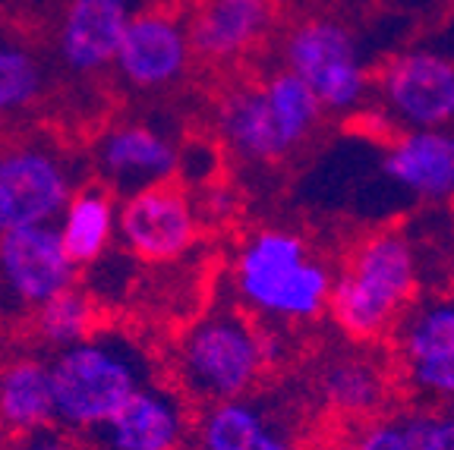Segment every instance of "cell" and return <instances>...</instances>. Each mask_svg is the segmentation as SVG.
Listing matches in <instances>:
<instances>
[{
  "label": "cell",
  "instance_id": "16",
  "mask_svg": "<svg viewBox=\"0 0 454 450\" xmlns=\"http://www.w3.org/2000/svg\"><path fill=\"white\" fill-rule=\"evenodd\" d=\"M184 429V407L161 387H139L127 407L101 425L111 450H177Z\"/></svg>",
  "mask_w": 454,
  "mask_h": 450
},
{
  "label": "cell",
  "instance_id": "10",
  "mask_svg": "<svg viewBox=\"0 0 454 450\" xmlns=\"http://www.w3.org/2000/svg\"><path fill=\"white\" fill-rule=\"evenodd\" d=\"M121 237L145 261H174L192 246L199 230L190 196L174 183L145 186L127 196L121 208Z\"/></svg>",
  "mask_w": 454,
  "mask_h": 450
},
{
  "label": "cell",
  "instance_id": "13",
  "mask_svg": "<svg viewBox=\"0 0 454 450\" xmlns=\"http://www.w3.org/2000/svg\"><path fill=\"white\" fill-rule=\"evenodd\" d=\"M129 22V0H70L57 32L60 60L76 73L105 70L117 60Z\"/></svg>",
  "mask_w": 454,
  "mask_h": 450
},
{
  "label": "cell",
  "instance_id": "9",
  "mask_svg": "<svg viewBox=\"0 0 454 450\" xmlns=\"http://www.w3.org/2000/svg\"><path fill=\"white\" fill-rule=\"evenodd\" d=\"M73 198L70 170L42 145L0 151V237L20 227L51 224Z\"/></svg>",
  "mask_w": 454,
  "mask_h": 450
},
{
  "label": "cell",
  "instance_id": "6",
  "mask_svg": "<svg viewBox=\"0 0 454 450\" xmlns=\"http://www.w3.org/2000/svg\"><path fill=\"white\" fill-rule=\"evenodd\" d=\"M284 66L309 85L325 113H350L372 92V73L354 32L332 16H309L284 35Z\"/></svg>",
  "mask_w": 454,
  "mask_h": 450
},
{
  "label": "cell",
  "instance_id": "2",
  "mask_svg": "<svg viewBox=\"0 0 454 450\" xmlns=\"http://www.w3.org/2000/svg\"><path fill=\"white\" fill-rule=\"evenodd\" d=\"M243 306L271 322H316L328 312L334 271L316 259L300 233L284 227L255 230L234 261Z\"/></svg>",
  "mask_w": 454,
  "mask_h": 450
},
{
  "label": "cell",
  "instance_id": "12",
  "mask_svg": "<svg viewBox=\"0 0 454 450\" xmlns=\"http://www.w3.org/2000/svg\"><path fill=\"white\" fill-rule=\"evenodd\" d=\"M190 54V32L177 19L164 13H139L129 22L114 66L136 89H161L184 76Z\"/></svg>",
  "mask_w": 454,
  "mask_h": 450
},
{
  "label": "cell",
  "instance_id": "11",
  "mask_svg": "<svg viewBox=\"0 0 454 450\" xmlns=\"http://www.w3.org/2000/svg\"><path fill=\"white\" fill-rule=\"evenodd\" d=\"M382 176L419 202H454V127L395 133L385 145Z\"/></svg>",
  "mask_w": 454,
  "mask_h": 450
},
{
  "label": "cell",
  "instance_id": "8",
  "mask_svg": "<svg viewBox=\"0 0 454 450\" xmlns=\"http://www.w3.org/2000/svg\"><path fill=\"white\" fill-rule=\"evenodd\" d=\"M76 261L51 224L20 227L0 237V309L38 312L73 287Z\"/></svg>",
  "mask_w": 454,
  "mask_h": 450
},
{
  "label": "cell",
  "instance_id": "26",
  "mask_svg": "<svg viewBox=\"0 0 454 450\" xmlns=\"http://www.w3.org/2000/svg\"><path fill=\"white\" fill-rule=\"evenodd\" d=\"M350 450H417L407 419H376L356 435Z\"/></svg>",
  "mask_w": 454,
  "mask_h": 450
},
{
  "label": "cell",
  "instance_id": "22",
  "mask_svg": "<svg viewBox=\"0 0 454 450\" xmlns=\"http://www.w3.org/2000/svg\"><path fill=\"white\" fill-rule=\"evenodd\" d=\"M92 324H95V303L82 290L70 287L60 296H54L51 303H44L35 312V331L44 344L57 346V350H67V346H76L82 340L92 338Z\"/></svg>",
  "mask_w": 454,
  "mask_h": 450
},
{
  "label": "cell",
  "instance_id": "25",
  "mask_svg": "<svg viewBox=\"0 0 454 450\" xmlns=\"http://www.w3.org/2000/svg\"><path fill=\"white\" fill-rule=\"evenodd\" d=\"M407 429L417 450H454V409L407 415Z\"/></svg>",
  "mask_w": 454,
  "mask_h": 450
},
{
  "label": "cell",
  "instance_id": "15",
  "mask_svg": "<svg viewBox=\"0 0 454 450\" xmlns=\"http://www.w3.org/2000/svg\"><path fill=\"white\" fill-rule=\"evenodd\" d=\"M271 22L275 0H206L190 26V42L206 60H234L262 42Z\"/></svg>",
  "mask_w": 454,
  "mask_h": 450
},
{
  "label": "cell",
  "instance_id": "28",
  "mask_svg": "<svg viewBox=\"0 0 454 450\" xmlns=\"http://www.w3.org/2000/svg\"><path fill=\"white\" fill-rule=\"evenodd\" d=\"M231 205H234V198L227 196L224 190H212V192H206V202H202V208H206V212H215L221 218V214L231 212Z\"/></svg>",
  "mask_w": 454,
  "mask_h": 450
},
{
  "label": "cell",
  "instance_id": "7",
  "mask_svg": "<svg viewBox=\"0 0 454 450\" xmlns=\"http://www.w3.org/2000/svg\"><path fill=\"white\" fill-rule=\"evenodd\" d=\"M372 89L397 133L454 127V57L423 48L401 50L379 66Z\"/></svg>",
  "mask_w": 454,
  "mask_h": 450
},
{
  "label": "cell",
  "instance_id": "19",
  "mask_svg": "<svg viewBox=\"0 0 454 450\" xmlns=\"http://www.w3.org/2000/svg\"><path fill=\"white\" fill-rule=\"evenodd\" d=\"M57 419L51 369L38 359H16L0 372V423L13 431H38Z\"/></svg>",
  "mask_w": 454,
  "mask_h": 450
},
{
  "label": "cell",
  "instance_id": "4",
  "mask_svg": "<svg viewBox=\"0 0 454 450\" xmlns=\"http://www.w3.org/2000/svg\"><path fill=\"white\" fill-rule=\"evenodd\" d=\"M57 423L101 429L142 387V362L117 338H89L67 346L51 362Z\"/></svg>",
  "mask_w": 454,
  "mask_h": 450
},
{
  "label": "cell",
  "instance_id": "17",
  "mask_svg": "<svg viewBox=\"0 0 454 450\" xmlns=\"http://www.w3.org/2000/svg\"><path fill=\"white\" fill-rule=\"evenodd\" d=\"M199 447L202 450H294L291 438L284 435L255 403L221 400L208 403L199 419Z\"/></svg>",
  "mask_w": 454,
  "mask_h": 450
},
{
  "label": "cell",
  "instance_id": "27",
  "mask_svg": "<svg viewBox=\"0 0 454 450\" xmlns=\"http://www.w3.org/2000/svg\"><path fill=\"white\" fill-rule=\"evenodd\" d=\"M13 450H70V447L54 435H35V438H28V441L16 444Z\"/></svg>",
  "mask_w": 454,
  "mask_h": 450
},
{
  "label": "cell",
  "instance_id": "23",
  "mask_svg": "<svg viewBox=\"0 0 454 450\" xmlns=\"http://www.w3.org/2000/svg\"><path fill=\"white\" fill-rule=\"evenodd\" d=\"M44 73L38 57L22 44L0 38V113H16L42 95Z\"/></svg>",
  "mask_w": 454,
  "mask_h": 450
},
{
  "label": "cell",
  "instance_id": "14",
  "mask_svg": "<svg viewBox=\"0 0 454 450\" xmlns=\"http://www.w3.org/2000/svg\"><path fill=\"white\" fill-rule=\"evenodd\" d=\"M101 167L114 183L133 196L145 186L170 183V176L180 167V151L164 139L158 129L127 123L101 139L98 148Z\"/></svg>",
  "mask_w": 454,
  "mask_h": 450
},
{
  "label": "cell",
  "instance_id": "3",
  "mask_svg": "<svg viewBox=\"0 0 454 450\" xmlns=\"http://www.w3.org/2000/svg\"><path fill=\"white\" fill-rule=\"evenodd\" d=\"M325 107L287 66L259 85H243L218 107V129L243 161L271 164L297 151L319 127Z\"/></svg>",
  "mask_w": 454,
  "mask_h": 450
},
{
  "label": "cell",
  "instance_id": "20",
  "mask_svg": "<svg viewBox=\"0 0 454 450\" xmlns=\"http://www.w3.org/2000/svg\"><path fill=\"white\" fill-rule=\"evenodd\" d=\"M382 369L366 356H340L322 372V397L325 407L340 415H372L385 403Z\"/></svg>",
  "mask_w": 454,
  "mask_h": 450
},
{
  "label": "cell",
  "instance_id": "1",
  "mask_svg": "<svg viewBox=\"0 0 454 450\" xmlns=\"http://www.w3.org/2000/svg\"><path fill=\"white\" fill-rule=\"evenodd\" d=\"M419 290L417 246L404 230H376L363 237L334 271L328 315L354 344H372L395 334Z\"/></svg>",
  "mask_w": 454,
  "mask_h": 450
},
{
  "label": "cell",
  "instance_id": "5",
  "mask_svg": "<svg viewBox=\"0 0 454 450\" xmlns=\"http://www.w3.org/2000/svg\"><path fill=\"white\" fill-rule=\"evenodd\" d=\"M269 366L262 334L234 312H215L186 331L177 353V375L192 397L206 403L237 400Z\"/></svg>",
  "mask_w": 454,
  "mask_h": 450
},
{
  "label": "cell",
  "instance_id": "21",
  "mask_svg": "<svg viewBox=\"0 0 454 450\" xmlns=\"http://www.w3.org/2000/svg\"><path fill=\"white\" fill-rule=\"evenodd\" d=\"M395 346L397 356L404 359V366L426 362L442 353L454 350V296H439V299H426L413 303L401 315L395 328Z\"/></svg>",
  "mask_w": 454,
  "mask_h": 450
},
{
  "label": "cell",
  "instance_id": "24",
  "mask_svg": "<svg viewBox=\"0 0 454 450\" xmlns=\"http://www.w3.org/2000/svg\"><path fill=\"white\" fill-rule=\"evenodd\" d=\"M407 378H411V384L423 397L439 403H451L454 407V350L442 353L435 359H426V362L407 366Z\"/></svg>",
  "mask_w": 454,
  "mask_h": 450
},
{
  "label": "cell",
  "instance_id": "18",
  "mask_svg": "<svg viewBox=\"0 0 454 450\" xmlns=\"http://www.w3.org/2000/svg\"><path fill=\"white\" fill-rule=\"evenodd\" d=\"M121 227V214L114 208V198L101 186H85L73 192L70 205L60 214V239L76 265H95L105 255L114 230Z\"/></svg>",
  "mask_w": 454,
  "mask_h": 450
}]
</instances>
